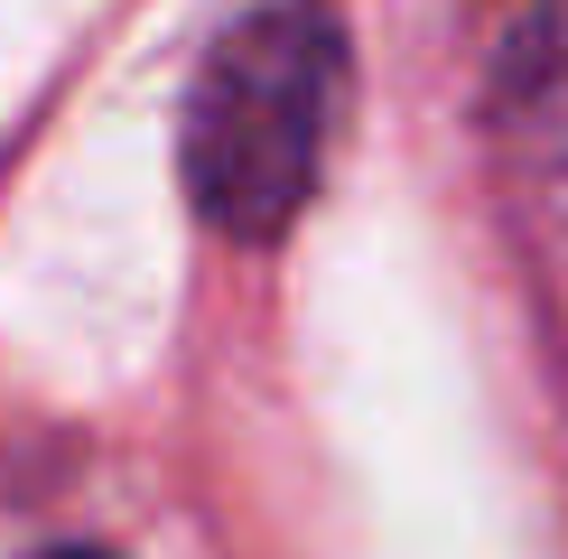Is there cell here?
I'll return each mask as SVG.
<instances>
[{
    "instance_id": "1",
    "label": "cell",
    "mask_w": 568,
    "mask_h": 559,
    "mask_svg": "<svg viewBox=\"0 0 568 559\" xmlns=\"http://www.w3.org/2000/svg\"><path fill=\"white\" fill-rule=\"evenodd\" d=\"M345 93V29L326 0H271L233 19L186 93V196L233 243H271L317 196Z\"/></svg>"
},
{
    "instance_id": "2",
    "label": "cell",
    "mask_w": 568,
    "mask_h": 559,
    "mask_svg": "<svg viewBox=\"0 0 568 559\" xmlns=\"http://www.w3.org/2000/svg\"><path fill=\"white\" fill-rule=\"evenodd\" d=\"M494 112L540 169L568 177V0H531L494 65Z\"/></svg>"
},
{
    "instance_id": "3",
    "label": "cell",
    "mask_w": 568,
    "mask_h": 559,
    "mask_svg": "<svg viewBox=\"0 0 568 559\" xmlns=\"http://www.w3.org/2000/svg\"><path fill=\"white\" fill-rule=\"evenodd\" d=\"M65 559H93V550H65Z\"/></svg>"
}]
</instances>
